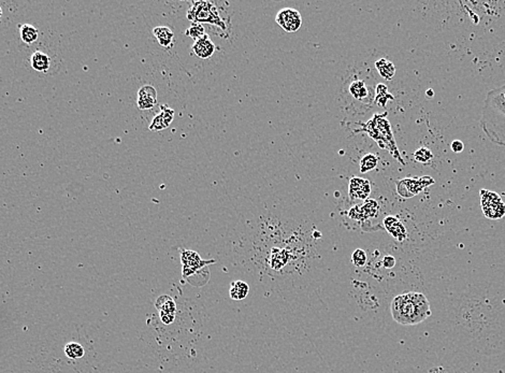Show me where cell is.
<instances>
[{
  "instance_id": "obj_1",
  "label": "cell",
  "mask_w": 505,
  "mask_h": 373,
  "mask_svg": "<svg viewBox=\"0 0 505 373\" xmlns=\"http://www.w3.org/2000/svg\"><path fill=\"white\" fill-rule=\"evenodd\" d=\"M480 126L491 142L505 147V85L487 94Z\"/></svg>"
},
{
  "instance_id": "obj_2",
  "label": "cell",
  "mask_w": 505,
  "mask_h": 373,
  "mask_svg": "<svg viewBox=\"0 0 505 373\" xmlns=\"http://www.w3.org/2000/svg\"><path fill=\"white\" fill-rule=\"evenodd\" d=\"M394 321L400 325L414 326L431 315L430 303L422 293L407 292L396 296L391 305Z\"/></svg>"
},
{
  "instance_id": "obj_3",
  "label": "cell",
  "mask_w": 505,
  "mask_h": 373,
  "mask_svg": "<svg viewBox=\"0 0 505 373\" xmlns=\"http://www.w3.org/2000/svg\"><path fill=\"white\" fill-rule=\"evenodd\" d=\"M187 18L192 23L211 24L227 31L226 23L220 17L218 9L211 2H193L187 12Z\"/></svg>"
},
{
  "instance_id": "obj_4",
  "label": "cell",
  "mask_w": 505,
  "mask_h": 373,
  "mask_svg": "<svg viewBox=\"0 0 505 373\" xmlns=\"http://www.w3.org/2000/svg\"><path fill=\"white\" fill-rule=\"evenodd\" d=\"M480 204L484 214L490 220H500L505 216V204L497 193L481 189Z\"/></svg>"
},
{
  "instance_id": "obj_5",
  "label": "cell",
  "mask_w": 505,
  "mask_h": 373,
  "mask_svg": "<svg viewBox=\"0 0 505 373\" xmlns=\"http://www.w3.org/2000/svg\"><path fill=\"white\" fill-rule=\"evenodd\" d=\"M433 183V179H430L429 177H424L420 179H403L400 182H397V190L400 196L409 198L417 195L425 187Z\"/></svg>"
},
{
  "instance_id": "obj_6",
  "label": "cell",
  "mask_w": 505,
  "mask_h": 373,
  "mask_svg": "<svg viewBox=\"0 0 505 373\" xmlns=\"http://www.w3.org/2000/svg\"><path fill=\"white\" fill-rule=\"evenodd\" d=\"M277 23L287 33H296L302 25V16L296 9L284 8L277 14Z\"/></svg>"
},
{
  "instance_id": "obj_7",
  "label": "cell",
  "mask_w": 505,
  "mask_h": 373,
  "mask_svg": "<svg viewBox=\"0 0 505 373\" xmlns=\"http://www.w3.org/2000/svg\"><path fill=\"white\" fill-rule=\"evenodd\" d=\"M181 261L183 265V275L185 278L193 275L204 266L215 262V260H203L197 252L189 250L181 251Z\"/></svg>"
},
{
  "instance_id": "obj_8",
  "label": "cell",
  "mask_w": 505,
  "mask_h": 373,
  "mask_svg": "<svg viewBox=\"0 0 505 373\" xmlns=\"http://www.w3.org/2000/svg\"><path fill=\"white\" fill-rule=\"evenodd\" d=\"M155 306L158 310L159 317L165 325H170L174 322L176 313V304L173 298L168 295L160 296L156 300Z\"/></svg>"
},
{
  "instance_id": "obj_9",
  "label": "cell",
  "mask_w": 505,
  "mask_h": 373,
  "mask_svg": "<svg viewBox=\"0 0 505 373\" xmlns=\"http://www.w3.org/2000/svg\"><path fill=\"white\" fill-rule=\"evenodd\" d=\"M371 194V184L368 180L361 178H353L350 181L349 195L352 199L366 200Z\"/></svg>"
},
{
  "instance_id": "obj_10",
  "label": "cell",
  "mask_w": 505,
  "mask_h": 373,
  "mask_svg": "<svg viewBox=\"0 0 505 373\" xmlns=\"http://www.w3.org/2000/svg\"><path fill=\"white\" fill-rule=\"evenodd\" d=\"M138 108L142 111L151 110L157 104V91L152 85H144L138 92Z\"/></svg>"
},
{
  "instance_id": "obj_11",
  "label": "cell",
  "mask_w": 505,
  "mask_h": 373,
  "mask_svg": "<svg viewBox=\"0 0 505 373\" xmlns=\"http://www.w3.org/2000/svg\"><path fill=\"white\" fill-rule=\"evenodd\" d=\"M174 119V110L168 108L167 105L162 104L160 105V113L157 114L151 125L149 126V129L151 131H160L164 130L170 126Z\"/></svg>"
},
{
  "instance_id": "obj_12",
  "label": "cell",
  "mask_w": 505,
  "mask_h": 373,
  "mask_svg": "<svg viewBox=\"0 0 505 373\" xmlns=\"http://www.w3.org/2000/svg\"><path fill=\"white\" fill-rule=\"evenodd\" d=\"M192 49L194 54L201 59H208L212 57L216 50L215 45L206 34L202 38L196 40Z\"/></svg>"
},
{
  "instance_id": "obj_13",
  "label": "cell",
  "mask_w": 505,
  "mask_h": 373,
  "mask_svg": "<svg viewBox=\"0 0 505 373\" xmlns=\"http://www.w3.org/2000/svg\"><path fill=\"white\" fill-rule=\"evenodd\" d=\"M384 227L398 241L402 242L407 238V232L403 224L396 216H386L384 218Z\"/></svg>"
},
{
  "instance_id": "obj_14",
  "label": "cell",
  "mask_w": 505,
  "mask_h": 373,
  "mask_svg": "<svg viewBox=\"0 0 505 373\" xmlns=\"http://www.w3.org/2000/svg\"><path fill=\"white\" fill-rule=\"evenodd\" d=\"M153 34L162 47L166 49H170L173 47L174 34L169 27L157 26L153 29Z\"/></svg>"
},
{
  "instance_id": "obj_15",
  "label": "cell",
  "mask_w": 505,
  "mask_h": 373,
  "mask_svg": "<svg viewBox=\"0 0 505 373\" xmlns=\"http://www.w3.org/2000/svg\"><path fill=\"white\" fill-rule=\"evenodd\" d=\"M30 65L38 72H47L51 67V58L47 53L36 51L30 56Z\"/></svg>"
},
{
  "instance_id": "obj_16",
  "label": "cell",
  "mask_w": 505,
  "mask_h": 373,
  "mask_svg": "<svg viewBox=\"0 0 505 373\" xmlns=\"http://www.w3.org/2000/svg\"><path fill=\"white\" fill-rule=\"evenodd\" d=\"M249 293V286L246 282L243 281H235L231 283L229 296L235 301L244 300Z\"/></svg>"
},
{
  "instance_id": "obj_17",
  "label": "cell",
  "mask_w": 505,
  "mask_h": 373,
  "mask_svg": "<svg viewBox=\"0 0 505 373\" xmlns=\"http://www.w3.org/2000/svg\"><path fill=\"white\" fill-rule=\"evenodd\" d=\"M19 26V34H20V39L26 45H31L35 43L38 40L39 37V30L35 26L30 24H24V25H18Z\"/></svg>"
},
{
  "instance_id": "obj_18",
  "label": "cell",
  "mask_w": 505,
  "mask_h": 373,
  "mask_svg": "<svg viewBox=\"0 0 505 373\" xmlns=\"http://www.w3.org/2000/svg\"><path fill=\"white\" fill-rule=\"evenodd\" d=\"M375 67L378 71V73L381 74V77L386 79V80H392L395 77L396 73V68L395 65L389 61L386 58H381L375 62Z\"/></svg>"
},
{
  "instance_id": "obj_19",
  "label": "cell",
  "mask_w": 505,
  "mask_h": 373,
  "mask_svg": "<svg viewBox=\"0 0 505 373\" xmlns=\"http://www.w3.org/2000/svg\"><path fill=\"white\" fill-rule=\"evenodd\" d=\"M378 209H380V208H378L377 201L368 198L364 201V204L362 206H360L361 214H362V220L376 216L377 213H378Z\"/></svg>"
},
{
  "instance_id": "obj_20",
  "label": "cell",
  "mask_w": 505,
  "mask_h": 373,
  "mask_svg": "<svg viewBox=\"0 0 505 373\" xmlns=\"http://www.w3.org/2000/svg\"><path fill=\"white\" fill-rule=\"evenodd\" d=\"M350 93L354 98L361 100L368 96V89H366L363 81L357 80V81H354L350 85Z\"/></svg>"
},
{
  "instance_id": "obj_21",
  "label": "cell",
  "mask_w": 505,
  "mask_h": 373,
  "mask_svg": "<svg viewBox=\"0 0 505 373\" xmlns=\"http://www.w3.org/2000/svg\"><path fill=\"white\" fill-rule=\"evenodd\" d=\"M378 163V158L374 154H365L360 161V172L366 173L373 170Z\"/></svg>"
},
{
  "instance_id": "obj_22",
  "label": "cell",
  "mask_w": 505,
  "mask_h": 373,
  "mask_svg": "<svg viewBox=\"0 0 505 373\" xmlns=\"http://www.w3.org/2000/svg\"><path fill=\"white\" fill-rule=\"evenodd\" d=\"M65 354L71 359H78L84 356V348L78 343H68L65 347Z\"/></svg>"
},
{
  "instance_id": "obj_23",
  "label": "cell",
  "mask_w": 505,
  "mask_h": 373,
  "mask_svg": "<svg viewBox=\"0 0 505 373\" xmlns=\"http://www.w3.org/2000/svg\"><path fill=\"white\" fill-rule=\"evenodd\" d=\"M185 35L187 37L192 38V39H194L196 41V40H198L200 38H202L205 35V33H204V27L201 24L192 23V25L186 29Z\"/></svg>"
},
{
  "instance_id": "obj_24",
  "label": "cell",
  "mask_w": 505,
  "mask_h": 373,
  "mask_svg": "<svg viewBox=\"0 0 505 373\" xmlns=\"http://www.w3.org/2000/svg\"><path fill=\"white\" fill-rule=\"evenodd\" d=\"M414 157H415V161L426 164L433 158V154L429 150V148L423 146V147L418 148V150L414 153Z\"/></svg>"
},
{
  "instance_id": "obj_25",
  "label": "cell",
  "mask_w": 505,
  "mask_h": 373,
  "mask_svg": "<svg viewBox=\"0 0 505 373\" xmlns=\"http://www.w3.org/2000/svg\"><path fill=\"white\" fill-rule=\"evenodd\" d=\"M352 261L356 266V267H363V266L368 261L366 253L361 249L355 250V252L352 255Z\"/></svg>"
},
{
  "instance_id": "obj_26",
  "label": "cell",
  "mask_w": 505,
  "mask_h": 373,
  "mask_svg": "<svg viewBox=\"0 0 505 373\" xmlns=\"http://www.w3.org/2000/svg\"><path fill=\"white\" fill-rule=\"evenodd\" d=\"M349 216L353 220H357V221H362V214H361V210H360V206H356L354 208H352L350 210V213H349Z\"/></svg>"
},
{
  "instance_id": "obj_27",
  "label": "cell",
  "mask_w": 505,
  "mask_h": 373,
  "mask_svg": "<svg viewBox=\"0 0 505 373\" xmlns=\"http://www.w3.org/2000/svg\"><path fill=\"white\" fill-rule=\"evenodd\" d=\"M383 266L386 269H393L396 266V258L391 255H387L383 258Z\"/></svg>"
},
{
  "instance_id": "obj_28",
  "label": "cell",
  "mask_w": 505,
  "mask_h": 373,
  "mask_svg": "<svg viewBox=\"0 0 505 373\" xmlns=\"http://www.w3.org/2000/svg\"><path fill=\"white\" fill-rule=\"evenodd\" d=\"M450 148L455 153H460V152L464 151L465 144H464V142L460 141V140H454V141L451 142V144H450Z\"/></svg>"
},
{
  "instance_id": "obj_29",
  "label": "cell",
  "mask_w": 505,
  "mask_h": 373,
  "mask_svg": "<svg viewBox=\"0 0 505 373\" xmlns=\"http://www.w3.org/2000/svg\"><path fill=\"white\" fill-rule=\"evenodd\" d=\"M427 93L429 94V95H428V96H429V97H432V96H433V93H432V91H428Z\"/></svg>"
},
{
  "instance_id": "obj_30",
  "label": "cell",
  "mask_w": 505,
  "mask_h": 373,
  "mask_svg": "<svg viewBox=\"0 0 505 373\" xmlns=\"http://www.w3.org/2000/svg\"><path fill=\"white\" fill-rule=\"evenodd\" d=\"M2 15H3V9L0 7V17H2Z\"/></svg>"
}]
</instances>
